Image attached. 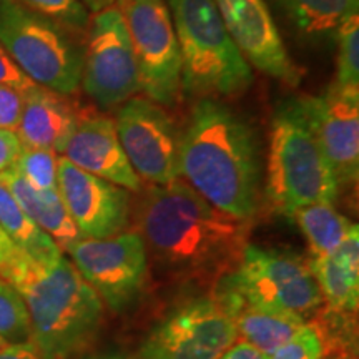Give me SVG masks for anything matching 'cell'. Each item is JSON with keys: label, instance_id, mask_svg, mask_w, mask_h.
I'll use <instances>...</instances> for the list:
<instances>
[{"label": "cell", "instance_id": "obj_1", "mask_svg": "<svg viewBox=\"0 0 359 359\" xmlns=\"http://www.w3.org/2000/svg\"><path fill=\"white\" fill-rule=\"evenodd\" d=\"M137 223L156 262L182 276H210L238 263L250 224L208 203L182 180L148 188Z\"/></svg>", "mask_w": 359, "mask_h": 359}, {"label": "cell", "instance_id": "obj_2", "mask_svg": "<svg viewBox=\"0 0 359 359\" xmlns=\"http://www.w3.org/2000/svg\"><path fill=\"white\" fill-rule=\"evenodd\" d=\"M180 172L196 193L243 222L257 217L262 156L257 133L218 98H200L180 135Z\"/></svg>", "mask_w": 359, "mask_h": 359}, {"label": "cell", "instance_id": "obj_3", "mask_svg": "<svg viewBox=\"0 0 359 359\" xmlns=\"http://www.w3.org/2000/svg\"><path fill=\"white\" fill-rule=\"evenodd\" d=\"M6 280L24 296L40 359L77 358L97 339L103 303L64 253L45 263L24 257Z\"/></svg>", "mask_w": 359, "mask_h": 359}, {"label": "cell", "instance_id": "obj_4", "mask_svg": "<svg viewBox=\"0 0 359 359\" xmlns=\"http://www.w3.org/2000/svg\"><path fill=\"white\" fill-rule=\"evenodd\" d=\"M339 185L318 143L304 97L278 105L269 127L264 195L278 213L313 203H334Z\"/></svg>", "mask_w": 359, "mask_h": 359}, {"label": "cell", "instance_id": "obj_5", "mask_svg": "<svg viewBox=\"0 0 359 359\" xmlns=\"http://www.w3.org/2000/svg\"><path fill=\"white\" fill-rule=\"evenodd\" d=\"M188 97L231 98L253 82L248 60L233 42L213 0H167Z\"/></svg>", "mask_w": 359, "mask_h": 359}, {"label": "cell", "instance_id": "obj_6", "mask_svg": "<svg viewBox=\"0 0 359 359\" xmlns=\"http://www.w3.org/2000/svg\"><path fill=\"white\" fill-rule=\"evenodd\" d=\"M75 37L17 0H0V45L40 87L62 95L80 88L83 48Z\"/></svg>", "mask_w": 359, "mask_h": 359}, {"label": "cell", "instance_id": "obj_7", "mask_svg": "<svg viewBox=\"0 0 359 359\" xmlns=\"http://www.w3.org/2000/svg\"><path fill=\"white\" fill-rule=\"evenodd\" d=\"M137 60L140 90L161 107L182 100V57L167 0L120 2Z\"/></svg>", "mask_w": 359, "mask_h": 359}, {"label": "cell", "instance_id": "obj_8", "mask_svg": "<svg viewBox=\"0 0 359 359\" xmlns=\"http://www.w3.org/2000/svg\"><path fill=\"white\" fill-rule=\"evenodd\" d=\"M228 280L250 302L302 318L323 304L308 262L288 251L245 245Z\"/></svg>", "mask_w": 359, "mask_h": 359}, {"label": "cell", "instance_id": "obj_9", "mask_svg": "<svg viewBox=\"0 0 359 359\" xmlns=\"http://www.w3.org/2000/svg\"><path fill=\"white\" fill-rule=\"evenodd\" d=\"M80 276L111 311H127L147 285V246L138 231L100 238H80L64 250Z\"/></svg>", "mask_w": 359, "mask_h": 359}, {"label": "cell", "instance_id": "obj_10", "mask_svg": "<svg viewBox=\"0 0 359 359\" xmlns=\"http://www.w3.org/2000/svg\"><path fill=\"white\" fill-rule=\"evenodd\" d=\"M80 85L105 110L122 105L140 90L137 60L120 7L97 12L90 20Z\"/></svg>", "mask_w": 359, "mask_h": 359}, {"label": "cell", "instance_id": "obj_11", "mask_svg": "<svg viewBox=\"0 0 359 359\" xmlns=\"http://www.w3.org/2000/svg\"><path fill=\"white\" fill-rule=\"evenodd\" d=\"M236 338L235 325L213 296L195 298L150 331L138 359H218Z\"/></svg>", "mask_w": 359, "mask_h": 359}, {"label": "cell", "instance_id": "obj_12", "mask_svg": "<svg viewBox=\"0 0 359 359\" xmlns=\"http://www.w3.org/2000/svg\"><path fill=\"white\" fill-rule=\"evenodd\" d=\"M115 128L138 177L154 185H167L182 177L180 133L163 107L150 98L132 97L120 107Z\"/></svg>", "mask_w": 359, "mask_h": 359}, {"label": "cell", "instance_id": "obj_13", "mask_svg": "<svg viewBox=\"0 0 359 359\" xmlns=\"http://www.w3.org/2000/svg\"><path fill=\"white\" fill-rule=\"evenodd\" d=\"M57 190L83 238L100 240L128 226V190L75 167L64 156L57 161Z\"/></svg>", "mask_w": 359, "mask_h": 359}, {"label": "cell", "instance_id": "obj_14", "mask_svg": "<svg viewBox=\"0 0 359 359\" xmlns=\"http://www.w3.org/2000/svg\"><path fill=\"white\" fill-rule=\"evenodd\" d=\"M233 42L250 65L288 87H298L303 74L291 60L266 0H213Z\"/></svg>", "mask_w": 359, "mask_h": 359}, {"label": "cell", "instance_id": "obj_15", "mask_svg": "<svg viewBox=\"0 0 359 359\" xmlns=\"http://www.w3.org/2000/svg\"><path fill=\"white\" fill-rule=\"evenodd\" d=\"M314 135L336 182L349 187L359 175V88L338 83L320 97H304Z\"/></svg>", "mask_w": 359, "mask_h": 359}, {"label": "cell", "instance_id": "obj_16", "mask_svg": "<svg viewBox=\"0 0 359 359\" xmlns=\"http://www.w3.org/2000/svg\"><path fill=\"white\" fill-rule=\"evenodd\" d=\"M75 167L138 193L142 178L125 155L116 135L115 122L92 110H80L79 120L67 138L60 154Z\"/></svg>", "mask_w": 359, "mask_h": 359}, {"label": "cell", "instance_id": "obj_17", "mask_svg": "<svg viewBox=\"0 0 359 359\" xmlns=\"http://www.w3.org/2000/svg\"><path fill=\"white\" fill-rule=\"evenodd\" d=\"M213 298L230 316L236 336L269 356L304 325V318L257 304L245 298L228 276L219 280Z\"/></svg>", "mask_w": 359, "mask_h": 359}, {"label": "cell", "instance_id": "obj_18", "mask_svg": "<svg viewBox=\"0 0 359 359\" xmlns=\"http://www.w3.org/2000/svg\"><path fill=\"white\" fill-rule=\"evenodd\" d=\"M79 115L80 109L70 100V95L34 85L24 93V107L15 133L24 148L60 154Z\"/></svg>", "mask_w": 359, "mask_h": 359}, {"label": "cell", "instance_id": "obj_19", "mask_svg": "<svg viewBox=\"0 0 359 359\" xmlns=\"http://www.w3.org/2000/svg\"><path fill=\"white\" fill-rule=\"evenodd\" d=\"M0 178L11 190L17 203L22 206V210L29 215V218L40 230L47 233L62 251L70 243L83 238L75 223L72 222L58 190H37L22 177L15 167L0 173Z\"/></svg>", "mask_w": 359, "mask_h": 359}, {"label": "cell", "instance_id": "obj_20", "mask_svg": "<svg viewBox=\"0 0 359 359\" xmlns=\"http://www.w3.org/2000/svg\"><path fill=\"white\" fill-rule=\"evenodd\" d=\"M0 226L17 250L34 262L45 263L60 257L64 251L43 230L29 218L0 178Z\"/></svg>", "mask_w": 359, "mask_h": 359}, {"label": "cell", "instance_id": "obj_21", "mask_svg": "<svg viewBox=\"0 0 359 359\" xmlns=\"http://www.w3.org/2000/svg\"><path fill=\"white\" fill-rule=\"evenodd\" d=\"M291 218L308 240L313 257H331L358 224L334 208L333 203H313L296 208Z\"/></svg>", "mask_w": 359, "mask_h": 359}, {"label": "cell", "instance_id": "obj_22", "mask_svg": "<svg viewBox=\"0 0 359 359\" xmlns=\"http://www.w3.org/2000/svg\"><path fill=\"white\" fill-rule=\"evenodd\" d=\"M327 309L356 313L359 303V266L331 257H313L308 262Z\"/></svg>", "mask_w": 359, "mask_h": 359}, {"label": "cell", "instance_id": "obj_23", "mask_svg": "<svg viewBox=\"0 0 359 359\" xmlns=\"http://www.w3.org/2000/svg\"><path fill=\"white\" fill-rule=\"evenodd\" d=\"M299 32L306 35L333 34L349 17L358 13L359 0H276Z\"/></svg>", "mask_w": 359, "mask_h": 359}, {"label": "cell", "instance_id": "obj_24", "mask_svg": "<svg viewBox=\"0 0 359 359\" xmlns=\"http://www.w3.org/2000/svg\"><path fill=\"white\" fill-rule=\"evenodd\" d=\"M0 338L7 344L30 341V314L24 296L0 276Z\"/></svg>", "mask_w": 359, "mask_h": 359}, {"label": "cell", "instance_id": "obj_25", "mask_svg": "<svg viewBox=\"0 0 359 359\" xmlns=\"http://www.w3.org/2000/svg\"><path fill=\"white\" fill-rule=\"evenodd\" d=\"M22 6L64 27L74 35H87L90 25V12L82 0H17Z\"/></svg>", "mask_w": 359, "mask_h": 359}, {"label": "cell", "instance_id": "obj_26", "mask_svg": "<svg viewBox=\"0 0 359 359\" xmlns=\"http://www.w3.org/2000/svg\"><path fill=\"white\" fill-rule=\"evenodd\" d=\"M338 35V75L341 87L359 88V15L349 17L336 30Z\"/></svg>", "mask_w": 359, "mask_h": 359}, {"label": "cell", "instance_id": "obj_27", "mask_svg": "<svg viewBox=\"0 0 359 359\" xmlns=\"http://www.w3.org/2000/svg\"><path fill=\"white\" fill-rule=\"evenodd\" d=\"M57 161L58 156L52 150L22 148L13 167L37 190H57Z\"/></svg>", "mask_w": 359, "mask_h": 359}, {"label": "cell", "instance_id": "obj_28", "mask_svg": "<svg viewBox=\"0 0 359 359\" xmlns=\"http://www.w3.org/2000/svg\"><path fill=\"white\" fill-rule=\"evenodd\" d=\"M325 344L314 323H304L291 338L266 359H323Z\"/></svg>", "mask_w": 359, "mask_h": 359}, {"label": "cell", "instance_id": "obj_29", "mask_svg": "<svg viewBox=\"0 0 359 359\" xmlns=\"http://www.w3.org/2000/svg\"><path fill=\"white\" fill-rule=\"evenodd\" d=\"M22 107L24 93L7 85H0V128L15 132L20 122Z\"/></svg>", "mask_w": 359, "mask_h": 359}, {"label": "cell", "instance_id": "obj_30", "mask_svg": "<svg viewBox=\"0 0 359 359\" xmlns=\"http://www.w3.org/2000/svg\"><path fill=\"white\" fill-rule=\"evenodd\" d=\"M0 85H7V87L19 90L22 93L32 88L34 85H37L17 67L2 45H0Z\"/></svg>", "mask_w": 359, "mask_h": 359}, {"label": "cell", "instance_id": "obj_31", "mask_svg": "<svg viewBox=\"0 0 359 359\" xmlns=\"http://www.w3.org/2000/svg\"><path fill=\"white\" fill-rule=\"evenodd\" d=\"M22 143L15 132L7 128H0V173L12 168L19 160Z\"/></svg>", "mask_w": 359, "mask_h": 359}, {"label": "cell", "instance_id": "obj_32", "mask_svg": "<svg viewBox=\"0 0 359 359\" xmlns=\"http://www.w3.org/2000/svg\"><path fill=\"white\" fill-rule=\"evenodd\" d=\"M25 255H22L17 246L12 243L11 238L6 235V231L0 226V276L6 280L11 275L12 269L22 262Z\"/></svg>", "mask_w": 359, "mask_h": 359}, {"label": "cell", "instance_id": "obj_33", "mask_svg": "<svg viewBox=\"0 0 359 359\" xmlns=\"http://www.w3.org/2000/svg\"><path fill=\"white\" fill-rule=\"evenodd\" d=\"M268 356L264 353L259 351L255 346H251L250 343L240 339L235 341L230 348L224 351L218 359H266Z\"/></svg>", "mask_w": 359, "mask_h": 359}, {"label": "cell", "instance_id": "obj_34", "mask_svg": "<svg viewBox=\"0 0 359 359\" xmlns=\"http://www.w3.org/2000/svg\"><path fill=\"white\" fill-rule=\"evenodd\" d=\"M0 359H40L30 341L27 343L7 344L6 348L0 349Z\"/></svg>", "mask_w": 359, "mask_h": 359}, {"label": "cell", "instance_id": "obj_35", "mask_svg": "<svg viewBox=\"0 0 359 359\" xmlns=\"http://www.w3.org/2000/svg\"><path fill=\"white\" fill-rule=\"evenodd\" d=\"M83 6L88 8V12H102L105 11V8H109L111 6H115L116 0H82Z\"/></svg>", "mask_w": 359, "mask_h": 359}, {"label": "cell", "instance_id": "obj_36", "mask_svg": "<svg viewBox=\"0 0 359 359\" xmlns=\"http://www.w3.org/2000/svg\"><path fill=\"white\" fill-rule=\"evenodd\" d=\"M323 359H358L356 353H331Z\"/></svg>", "mask_w": 359, "mask_h": 359}, {"label": "cell", "instance_id": "obj_37", "mask_svg": "<svg viewBox=\"0 0 359 359\" xmlns=\"http://www.w3.org/2000/svg\"><path fill=\"white\" fill-rule=\"evenodd\" d=\"M82 359H127V358L120 356V354H97V356H87Z\"/></svg>", "mask_w": 359, "mask_h": 359}, {"label": "cell", "instance_id": "obj_38", "mask_svg": "<svg viewBox=\"0 0 359 359\" xmlns=\"http://www.w3.org/2000/svg\"><path fill=\"white\" fill-rule=\"evenodd\" d=\"M6 346H7V343L2 338H0V349H4Z\"/></svg>", "mask_w": 359, "mask_h": 359}, {"label": "cell", "instance_id": "obj_39", "mask_svg": "<svg viewBox=\"0 0 359 359\" xmlns=\"http://www.w3.org/2000/svg\"><path fill=\"white\" fill-rule=\"evenodd\" d=\"M116 2H123V0H116Z\"/></svg>", "mask_w": 359, "mask_h": 359}]
</instances>
